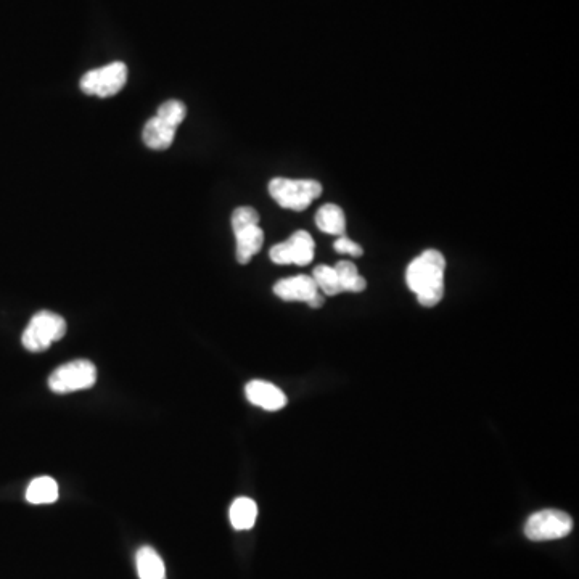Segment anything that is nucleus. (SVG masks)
<instances>
[{"instance_id":"nucleus-9","label":"nucleus","mask_w":579,"mask_h":579,"mask_svg":"<svg viewBox=\"0 0 579 579\" xmlns=\"http://www.w3.org/2000/svg\"><path fill=\"white\" fill-rule=\"evenodd\" d=\"M314 248L316 245L311 234L306 230H296L290 239L274 245L269 251V256L272 263L306 266L313 261Z\"/></svg>"},{"instance_id":"nucleus-13","label":"nucleus","mask_w":579,"mask_h":579,"mask_svg":"<svg viewBox=\"0 0 579 579\" xmlns=\"http://www.w3.org/2000/svg\"><path fill=\"white\" fill-rule=\"evenodd\" d=\"M229 518L235 530H251L258 518V506L250 497H239L230 506Z\"/></svg>"},{"instance_id":"nucleus-17","label":"nucleus","mask_w":579,"mask_h":579,"mask_svg":"<svg viewBox=\"0 0 579 579\" xmlns=\"http://www.w3.org/2000/svg\"><path fill=\"white\" fill-rule=\"evenodd\" d=\"M313 279L314 282H316L317 288L322 290L324 295H340L341 285L335 267L324 266V264L317 266L313 272Z\"/></svg>"},{"instance_id":"nucleus-6","label":"nucleus","mask_w":579,"mask_h":579,"mask_svg":"<svg viewBox=\"0 0 579 579\" xmlns=\"http://www.w3.org/2000/svg\"><path fill=\"white\" fill-rule=\"evenodd\" d=\"M97 382V369L87 359H76L58 367L49 377V388L58 393H74V391L89 390Z\"/></svg>"},{"instance_id":"nucleus-1","label":"nucleus","mask_w":579,"mask_h":579,"mask_svg":"<svg viewBox=\"0 0 579 579\" xmlns=\"http://www.w3.org/2000/svg\"><path fill=\"white\" fill-rule=\"evenodd\" d=\"M446 259L438 250L423 251L407 266L406 284L425 308L443 300Z\"/></svg>"},{"instance_id":"nucleus-4","label":"nucleus","mask_w":579,"mask_h":579,"mask_svg":"<svg viewBox=\"0 0 579 579\" xmlns=\"http://www.w3.org/2000/svg\"><path fill=\"white\" fill-rule=\"evenodd\" d=\"M232 229L237 240V261L250 263L253 256L261 251L264 232L259 227V214L251 206H240L232 214Z\"/></svg>"},{"instance_id":"nucleus-16","label":"nucleus","mask_w":579,"mask_h":579,"mask_svg":"<svg viewBox=\"0 0 579 579\" xmlns=\"http://www.w3.org/2000/svg\"><path fill=\"white\" fill-rule=\"evenodd\" d=\"M335 271L340 280L341 292L361 293L366 290V279L359 276L358 267L354 266L351 261H340L335 266Z\"/></svg>"},{"instance_id":"nucleus-12","label":"nucleus","mask_w":579,"mask_h":579,"mask_svg":"<svg viewBox=\"0 0 579 579\" xmlns=\"http://www.w3.org/2000/svg\"><path fill=\"white\" fill-rule=\"evenodd\" d=\"M136 565L140 579H166L165 562L153 547H140L136 555Z\"/></svg>"},{"instance_id":"nucleus-2","label":"nucleus","mask_w":579,"mask_h":579,"mask_svg":"<svg viewBox=\"0 0 579 579\" xmlns=\"http://www.w3.org/2000/svg\"><path fill=\"white\" fill-rule=\"evenodd\" d=\"M187 108L179 100H168L158 108L157 115L145 124L142 139L150 150L163 152L173 145L177 128L184 123Z\"/></svg>"},{"instance_id":"nucleus-18","label":"nucleus","mask_w":579,"mask_h":579,"mask_svg":"<svg viewBox=\"0 0 579 579\" xmlns=\"http://www.w3.org/2000/svg\"><path fill=\"white\" fill-rule=\"evenodd\" d=\"M333 247H335V251H338L341 255H351L354 256V258H359V256L364 255V250H362L361 245L348 239L346 235L338 237Z\"/></svg>"},{"instance_id":"nucleus-8","label":"nucleus","mask_w":579,"mask_h":579,"mask_svg":"<svg viewBox=\"0 0 579 579\" xmlns=\"http://www.w3.org/2000/svg\"><path fill=\"white\" fill-rule=\"evenodd\" d=\"M573 530V520L562 510L547 509L536 512L525 525L526 538L531 541L562 539Z\"/></svg>"},{"instance_id":"nucleus-7","label":"nucleus","mask_w":579,"mask_h":579,"mask_svg":"<svg viewBox=\"0 0 579 579\" xmlns=\"http://www.w3.org/2000/svg\"><path fill=\"white\" fill-rule=\"evenodd\" d=\"M128 83V66L123 62H113L97 70L87 71L81 79V91L100 99L113 97L123 91Z\"/></svg>"},{"instance_id":"nucleus-11","label":"nucleus","mask_w":579,"mask_h":579,"mask_svg":"<svg viewBox=\"0 0 579 579\" xmlns=\"http://www.w3.org/2000/svg\"><path fill=\"white\" fill-rule=\"evenodd\" d=\"M248 401L264 411L276 412L287 406V396L284 391L264 380H253L245 388Z\"/></svg>"},{"instance_id":"nucleus-10","label":"nucleus","mask_w":579,"mask_h":579,"mask_svg":"<svg viewBox=\"0 0 579 579\" xmlns=\"http://www.w3.org/2000/svg\"><path fill=\"white\" fill-rule=\"evenodd\" d=\"M274 293L284 301H304L311 308H321L324 298L319 295V288L313 277L295 276L282 279L274 285Z\"/></svg>"},{"instance_id":"nucleus-3","label":"nucleus","mask_w":579,"mask_h":579,"mask_svg":"<svg viewBox=\"0 0 579 579\" xmlns=\"http://www.w3.org/2000/svg\"><path fill=\"white\" fill-rule=\"evenodd\" d=\"M269 193L285 210L303 211L322 195V185L313 179L276 177L269 182Z\"/></svg>"},{"instance_id":"nucleus-5","label":"nucleus","mask_w":579,"mask_h":579,"mask_svg":"<svg viewBox=\"0 0 579 579\" xmlns=\"http://www.w3.org/2000/svg\"><path fill=\"white\" fill-rule=\"evenodd\" d=\"M66 333V322L62 316L41 311L29 321L23 332L21 343L31 353H42L49 350L55 341L62 340Z\"/></svg>"},{"instance_id":"nucleus-15","label":"nucleus","mask_w":579,"mask_h":579,"mask_svg":"<svg viewBox=\"0 0 579 579\" xmlns=\"http://www.w3.org/2000/svg\"><path fill=\"white\" fill-rule=\"evenodd\" d=\"M58 499V483L54 478L37 477L29 483L26 489V501L34 506L52 504Z\"/></svg>"},{"instance_id":"nucleus-14","label":"nucleus","mask_w":579,"mask_h":579,"mask_svg":"<svg viewBox=\"0 0 579 579\" xmlns=\"http://www.w3.org/2000/svg\"><path fill=\"white\" fill-rule=\"evenodd\" d=\"M316 226L324 232V234L346 235V218L345 211L341 210L340 206L335 203H327L322 206L321 210L316 214Z\"/></svg>"}]
</instances>
